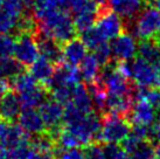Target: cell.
Listing matches in <instances>:
<instances>
[{
  "instance_id": "ac0fdd59",
  "label": "cell",
  "mask_w": 160,
  "mask_h": 159,
  "mask_svg": "<svg viewBox=\"0 0 160 159\" xmlns=\"http://www.w3.org/2000/svg\"><path fill=\"white\" fill-rule=\"evenodd\" d=\"M133 104V96L132 95H113L107 94V102H105V109L109 112L116 115L123 116L126 118Z\"/></svg>"
},
{
  "instance_id": "8d00e7d4",
  "label": "cell",
  "mask_w": 160,
  "mask_h": 159,
  "mask_svg": "<svg viewBox=\"0 0 160 159\" xmlns=\"http://www.w3.org/2000/svg\"><path fill=\"white\" fill-rule=\"evenodd\" d=\"M151 138L160 144V118L157 124H154L151 128Z\"/></svg>"
},
{
  "instance_id": "5b68a950",
  "label": "cell",
  "mask_w": 160,
  "mask_h": 159,
  "mask_svg": "<svg viewBox=\"0 0 160 159\" xmlns=\"http://www.w3.org/2000/svg\"><path fill=\"white\" fill-rule=\"evenodd\" d=\"M95 26L105 41L112 40L117 35H119L122 32H125L123 19L115 13L108 5H99Z\"/></svg>"
},
{
  "instance_id": "8fae6325",
  "label": "cell",
  "mask_w": 160,
  "mask_h": 159,
  "mask_svg": "<svg viewBox=\"0 0 160 159\" xmlns=\"http://www.w3.org/2000/svg\"><path fill=\"white\" fill-rule=\"evenodd\" d=\"M29 141V136L20 128L19 124L0 119V141L2 147H13Z\"/></svg>"
},
{
  "instance_id": "44dd1931",
  "label": "cell",
  "mask_w": 160,
  "mask_h": 159,
  "mask_svg": "<svg viewBox=\"0 0 160 159\" xmlns=\"http://www.w3.org/2000/svg\"><path fill=\"white\" fill-rule=\"evenodd\" d=\"M48 89L45 85H36L34 88L27 90L25 93L19 95L20 102L22 108H38L41 105V103L45 101L48 95Z\"/></svg>"
},
{
  "instance_id": "d4e9b609",
  "label": "cell",
  "mask_w": 160,
  "mask_h": 159,
  "mask_svg": "<svg viewBox=\"0 0 160 159\" xmlns=\"http://www.w3.org/2000/svg\"><path fill=\"white\" fill-rule=\"evenodd\" d=\"M98 12V11H97ZM97 12H82V13L74 14V27H75L77 34H80L82 32L87 31L88 28L92 27L97 19Z\"/></svg>"
},
{
  "instance_id": "8992f818",
  "label": "cell",
  "mask_w": 160,
  "mask_h": 159,
  "mask_svg": "<svg viewBox=\"0 0 160 159\" xmlns=\"http://www.w3.org/2000/svg\"><path fill=\"white\" fill-rule=\"evenodd\" d=\"M15 46H14V55L23 67H29L40 56L38 42L34 33L23 32L15 34Z\"/></svg>"
},
{
  "instance_id": "6da1fadb",
  "label": "cell",
  "mask_w": 160,
  "mask_h": 159,
  "mask_svg": "<svg viewBox=\"0 0 160 159\" xmlns=\"http://www.w3.org/2000/svg\"><path fill=\"white\" fill-rule=\"evenodd\" d=\"M36 19L38 29L41 34L55 40L58 44H64L72 38L77 36L72 19L68 11L56 8L42 14Z\"/></svg>"
},
{
  "instance_id": "7c38bea8",
  "label": "cell",
  "mask_w": 160,
  "mask_h": 159,
  "mask_svg": "<svg viewBox=\"0 0 160 159\" xmlns=\"http://www.w3.org/2000/svg\"><path fill=\"white\" fill-rule=\"evenodd\" d=\"M157 110L145 100H136V103L132 104L126 119L132 124H140L150 126L156 121Z\"/></svg>"
},
{
  "instance_id": "d590c367",
  "label": "cell",
  "mask_w": 160,
  "mask_h": 159,
  "mask_svg": "<svg viewBox=\"0 0 160 159\" xmlns=\"http://www.w3.org/2000/svg\"><path fill=\"white\" fill-rule=\"evenodd\" d=\"M26 159H55V157L52 152H41L31 147L27 153Z\"/></svg>"
},
{
  "instance_id": "ba28073f",
  "label": "cell",
  "mask_w": 160,
  "mask_h": 159,
  "mask_svg": "<svg viewBox=\"0 0 160 159\" xmlns=\"http://www.w3.org/2000/svg\"><path fill=\"white\" fill-rule=\"evenodd\" d=\"M40 114L43 119L46 130L54 138H56L58 130L61 129L63 118V105L54 98H46L40 105Z\"/></svg>"
},
{
  "instance_id": "74e56055",
  "label": "cell",
  "mask_w": 160,
  "mask_h": 159,
  "mask_svg": "<svg viewBox=\"0 0 160 159\" xmlns=\"http://www.w3.org/2000/svg\"><path fill=\"white\" fill-rule=\"evenodd\" d=\"M9 90V81L0 77V98Z\"/></svg>"
},
{
  "instance_id": "52a82bcc",
  "label": "cell",
  "mask_w": 160,
  "mask_h": 159,
  "mask_svg": "<svg viewBox=\"0 0 160 159\" xmlns=\"http://www.w3.org/2000/svg\"><path fill=\"white\" fill-rule=\"evenodd\" d=\"M131 64V80L138 87H160L157 68L142 58H136Z\"/></svg>"
},
{
  "instance_id": "9a60e30c",
  "label": "cell",
  "mask_w": 160,
  "mask_h": 159,
  "mask_svg": "<svg viewBox=\"0 0 160 159\" xmlns=\"http://www.w3.org/2000/svg\"><path fill=\"white\" fill-rule=\"evenodd\" d=\"M62 47V62L69 66L78 67L81 61L87 55V47L80 38H72L68 42L61 46Z\"/></svg>"
},
{
  "instance_id": "f1b7e54d",
  "label": "cell",
  "mask_w": 160,
  "mask_h": 159,
  "mask_svg": "<svg viewBox=\"0 0 160 159\" xmlns=\"http://www.w3.org/2000/svg\"><path fill=\"white\" fill-rule=\"evenodd\" d=\"M15 36L8 33H0V60L8 59L14 55Z\"/></svg>"
},
{
  "instance_id": "60d3db41",
  "label": "cell",
  "mask_w": 160,
  "mask_h": 159,
  "mask_svg": "<svg viewBox=\"0 0 160 159\" xmlns=\"http://www.w3.org/2000/svg\"><path fill=\"white\" fill-rule=\"evenodd\" d=\"M95 3H97L98 5H107L108 0H93Z\"/></svg>"
},
{
  "instance_id": "603a6c76",
  "label": "cell",
  "mask_w": 160,
  "mask_h": 159,
  "mask_svg": "<svg viewBox=\"0 0 160 159\" xmlns=\"http://www.w3.org/2000/svg\"><path fill=\"white\" fill-rule=\"evenodd\" d=\"M23 66L17 59L12 56L8 59L0 60V77L9 81L13 80L17 75H19L21 71H23Z\"/></svg>"
},
{
  "instance_id": "f546056e",
  "label": "cell",
  "mask_w": 160,
  "mask_h": 159,
  "mask_svg": "<svg viewBox=\"0 0 160 159\" xmlns=\"http://www.w3.org/2000/svg\"><path fill=\"white\" fill-rule=\"evenodd\" d=\"M95 58L97 59L99 66H105L112 60V53H111V47L108 44L107 41H104L102 44H99L96 48L92 50Z\"/></svg>"
},
{
  "instance_id": "30bf717a",
  "label": "cell",
  "mask_w": 160,
  "mask_h": 159,
  "mask_svg": "<svg viewBox=\"0 0 160 159\" xmlns=\"http://www.w3.org/2000/svg\"><path fill=\"white\" fill-rule=\"evenodd\" d=\"M18 116V124L28 136H36L46 132V126L41 114L36 108H21Z\"/></svg>"
},
{
  "instance_id": "ab89813d",
  "label": "cell",
  "mask_w": 160,
  "mask_h": 159,
  "mask_svg": "<svg viewBox=\"0 0 160 159\" xmlns=\"http://www.w3.org/2000/svg\"><path fill=\"white\" fill-rule=\"evenodd\" d=\"M152 3H154V6H156L157 9L160 12V0H153Z\"/></svg>"
},
{
  "instance_id": "e575fe53",
  "label": "cell",
  "mask_w": 160,
  "mask_h": 159,
  "mask_svg": "<svg viewBox=\"0 0 160 159\" xmlns=\"http://www.w3.org/2000/svg\"><path fill=\"white\" fill-rule=\"evenodd\" d=\"M58 159H85L84 152L80 147H72V149H66L62 151Z\"/></svg>"
},
{
  "instance_id": "b9f144b4",
  "label": "cell",
  "mask_w": 160,
  "mask_h": 159,
  "mask_svg": "<svg viewBox=\"0 0 160 159\" xmlns=\"http://www.w3.org/2000/svg\"><path fill=\"white\" fill-rule=\"evenodd\" d=\"M157 68V73H158V77H159V81H160V64L158 67H156Z\"/></svg>"
},
{
  "instance_id": "4dcf8cb0",
  "label": "cell",
  "mask_w": 160,
  "mask_h": 159,
  "mask_svg": "<svg viewBox=\"0 0 160 159\" xmlns=\"http://www.w3.org/2000/svg\"><path fill=\"white\" fill-rule=\"evenodd\" d=\"M103 151L105 159H130L128 152L118 144L105 143V145L103 146Z\"/></svg>"
},
{
  "instance_id": "ee69618b",
  "label": "cell",
  "mask_w": 160,
  "mask_h": 159,
  "mask_svg": "<svg viewBox=\"0 0 160 159\" xmlns=\"http://www.w3.org/2000/svg\"><path fill=\"white\" fill-rule=\"evenodd\" d=\"M2 3H4V0H0V8H1V6H2Z\"/></svg>"
},
{
  "instance_id": "7402d4cb",
  "label": "cell",
  "mask_w": 160,
  "mask_h": 159,
  "mask_svg": "<svg viewBox=\"0 0 160 159\" xmlns=\"http://www.w3.org/2000/svg\"><path fill=\"white\" fill-rule=\"evenodd\" d=\"M78 66H80L81 77L85 82L91 83L97 80L99 70H101V66L93 54H87Z\"/></svg>"
},
{
  "instance_id": "cb8c5ba5",
  "label": "cell",
  "mask_w": 160,
  "mask_h": 159,
  "mask_svg": "<svg viewBox=\"0 0 160 159\" xmlns=\"http://www.w3.org/2000/svg\"><path fill=\"white\" fill-rule=\"evenodd\" d=\"M38 85V81L34 79V76L28 71H21L19 75H17L12 80V87L14 91L18 94L25 93L29 89L34 88Z\"/></svg>"
},
{
  "instance_id": "5bb4252c",
  "label": "cell",
  "mask_w": 160,
  "mask_h": 159,
  "mask_svg": "<svg viewBox=\"0 0 160 159\" xmlns=\"http://www.w3.org/2000/svg\"><path fill=\"white\" fill-rule=\"evenodd\" d=\"M35 39L38 42L40 55L54 63L55 66L62 62V47L55 40L46 36L39 32L35 33Z\"/></svg>"
},
{
  "instance_id": "bcb514c9",
  "label": "cell",
  "mask_w": 160,
  "mask_h": 159,
  "mask_svg": "<svg viewBox=\"0 0 160 159\" xmlns=\"http://www.w3.org/2000/svg\"><path fill=\"white\" fill-rule=\"evenodd\" d=\"M152 159H157V158H154V157H153V158H152Z\"/></svg>"
},
{
  "instance_id": "1f68e13d",
  "label": "cell",
  "mask_w": 160,
  "mask_h": 159,
  "mask_svg": "<svg viewBox=\"0 0 160 159\" xmlns=\"http://www.w3.org/2000/svg\"><path fill=\"white\" fill-rule=\"evenodd\" d=\"M53 94V98L60 102L63 106L68 104L71 101V95H72V87L69 85H61L58 88L50 90Z\"/></svg>"
},
{
  "instance_id": "7bdbcfd3",
  "label": "cell",
  "mask_w": 160,
  "mask_h": 159,
  "mask_svg": "<svg viewBox=\"0 0 160 159\" xmlns=\"http://www.w3.org/2000/svg\"><path fill=\"white\" fill-rule=\"evenodd\" d=\"M142 3H144V4H152V1H153V0H142Z\"/></svg>"
},
{
  "instance_id": "484cf974",
  "label": "cell",
  "mask_w": 160,
  "mask_h": 159,
  "mask_svg": "<svg viewBox=\"0 0 160 159\" xmlns=\"http://www.w3.org/2000/svg\"><path fill=\"white\" fill-rule=\"evenodd\" d=\"M27 8H29V6L27 5L26 0H4L0 9L19 20L20 17L27 12Z\"/></svg>"
},
{
  "instance_id": "7a4b0ae2",
  "label": "cell",
  "mask_w": 160,
  "mask_h": 159,
  "mask_svg": "<svg viewBox=\"0 0 160 159\" xmlns=\"http://www.w3.org/2000/svg\"><path fill=\"white\" fill-rule=\"evenodd\" d=\"M125 32L136 39H152L160 33V12L152 4L145 5L137 18L124 22Z\"/></svg>"
},
{
  "instance_id": "4316f807",
  "label": "cell",
  "mask_w": 160,
  "mask_h": 159,
  "mask_svg": "<svg viewBox=\"0 0 160 159\" xmlns=\"http://www.w3.org/2000/svg\"><path fill=\"white\" fill-rule=\"evenodd\" d=\"M80 35H81L80 39L83 41V44H85V47L91 49V50H93L98 44L105 41L104 38L102 36V34L99 33V31L96 28L95 25H93L92 27L88 28L87 31L80 33Z\"/></svg>"
},
{
  "instance_id": "ffe728a7",
  "label": "cell",
  "mask_w": 160,
  "mask_h": 159,
  "mask_svg": "<svg viewBox=\"0 0 160 159\" xmlns=\"http://www.w3.org/2000/svg\"><path fill=\"white\" fill-rule=\"evenodd\" d=\"M29 67H31L29 73L34 76V79L38 82H41V84H43V85L52 77L54 69H55V64L52 63L50 61H48L43 56H41V55Z\"/></svg>"
},
{
  "instance_id": "83f0119b",
  "label": "cell",
  "mask_w": 160,
  "mask_h": 159,
  "mask_svg": "<svg viewBox=\"0 0 160 159\" xmlns=\"http://www.w3.org/2000/svg\"><path fill=\"white\" fill-rule=\"evenodd\" d=\"M130 159H152L154 157V147L148 139L138 143L134 150L130 153Z\"/></svg>"
},
{
  "instance_id": "4fadbf2b",
  "label": "cell",
  "mask_w": 160,
  "mask_h": 159,
  "mask_svg": "<svg viewBox=\"0 0 160 159\" xmlns=\"http://www.w3.org/2000/svg\"><path fill=\"white\" fill-rule=\"evenodd\" d=\"M109 7L123 19V21H131L137 18L146 4L142 0H108Z\"/></svg>"
},
{
  "instance_id": "3957f363",
  "label": "cell",
  "mask_w": 160,
  "mask_h": 159,
  "mask_svg": "<svg viewBox=\"0 0 160 159\" xmlns=\"http://www.w3.org/2000/svg\"><path fill=\"white\" fill-rule=\"evenodd\" d=\"M97 81L107 90V94L113 95H132L133 96V85L132 80L125 77L116 68V62L110 61L103 66V70H99Z\"/></svg>"
},
{
  "instance_id": "f6af8a7d",
  "label": "cell",
  "mask_w": 160,
  "mask_h": 159,
  "mask_svg": "<svg viewBox=\"0 0 160 159\" xmlns=\"http://www.w3.org/2000/svg\"><path fill=\"white\" fill-rule=\"evenodd\" d=\"M1 149H2V144H1V141H0V151H1Z\"/></svg>"
},
{
  "instance_id": "277c9868",
  "label": "cell",
  "mask_w": 160,
  "mask_h": 159,
  "mask_svg": "<svg viewBox=\"0 0 160 159\" xmlns=\"http://www.w3.org/2000/svg\"><path fill=\"white\" fill-rule=\"evenodd\" d=\"M130 131L131 125L128 119L123 116L109 112L102 117L99 141L119 144L129 136Z\"/></svg>"
},
{
  "instance_id": "836d02e7",
  "label": "cell",
  "mask_w": 160,
  "mask_h": 159,
  "mask_svg": "<svg viewBox=\"0 0 160 159\" xmlns=\"http://www.w3.org/2000/svg\"><path fill=\"white\" fill-rule=\"evenodd\" d=\"M84 157L85 159H105L104 158V151L103 146L99 141H92L84 146Z\"/></svg>"
},
{
  "instance_id": "e0dca14e",
  "label": "cell",
  "mask_w": 160,
  "mask_h": 159,
  "mask_svg": "<svg viewBox=\"0 0 160 159\" xmlns=\"http://www.w3.org/2000/svg\"><path fill=\"white\" fill-rule=\"evenodd\" d=\"M137 54L152 66L160 64V42L157 39H142L137 44Z\"/></svg>"
},
{
  "instance_id": "d6a6232c",
  "label": "cell",
  "mask_w": 160,
  "mask_h": 159,
  "mask_svg": "<svg viewBox=\"0 0 160 159\" xmlns=\"http://www.w3.org/2000/svg\"><path fill=\"white\" fill-rule=\"evenodd\" d=\"M18 21V19L13 18L5 11L0 9V33H9L12 31H15Z\"/></svg>"
},
{
  "instance_id": "f35d334b",
  "label": "cell",
  "mask_w": 160,
  "mask_h": 159,
  "mask_svg": "<svg viewBox=\"0 0 160 159\" xmlns=\"http://www.w3.org/2000/svg\"><path fill=\"white\" fill-rule=\"evenodd\" d=\"M154 156L157 159H160V144L154 149Z\"/></svg>"
},
{
  "instance_id": "d6986e66",
  "label": "cell",
  "mask_w": 160,
  "mask_h": 159,
  "mask_svg": "<svg viewBox=\"0 0 160 159\" xmlns=\"http://www.w3.org/2000/svg\"><path fill=\"white\" fill-rule=\"evenodd\" d=\"M70 103L80 111H82L83 114H88L90 111H92L93 109L89 90L85 85L81 83H77L72 87V95H71Z\"/></svg>"
},
{
  "instance_id": "2e32d148",
  "label": "cell",
  "mask_w": 160,
  "mask_h": 159,
  "mask_svg": "<svg viewBox=\"0 0 160 159\" xmlns=\"http://www.w3.org/2000/svg\"><path fill=\"white\" fill-rule=\"evenodd\" d=\"M21 102L15 91H7L0 98V119L5 122H14L21 111Z\"/></svg>"
},
{
  "instance_id": "9c48e42d",
  "label": "cell",
  "mask_w": 160,
  "mask_h": 159,
  "mask_svg": "<svg viewBox=\"0 0 160 159\" xmlns=\"http://www.w3.org/2000/svg\"><path fill=\"white\" fill-rule=\"evenodd\" d=\"M110 47L112 56L116 59V61H129L137 54L136 38L128 32H122L119 35L113 38Z\"/></svg>"
}]
</instances>
